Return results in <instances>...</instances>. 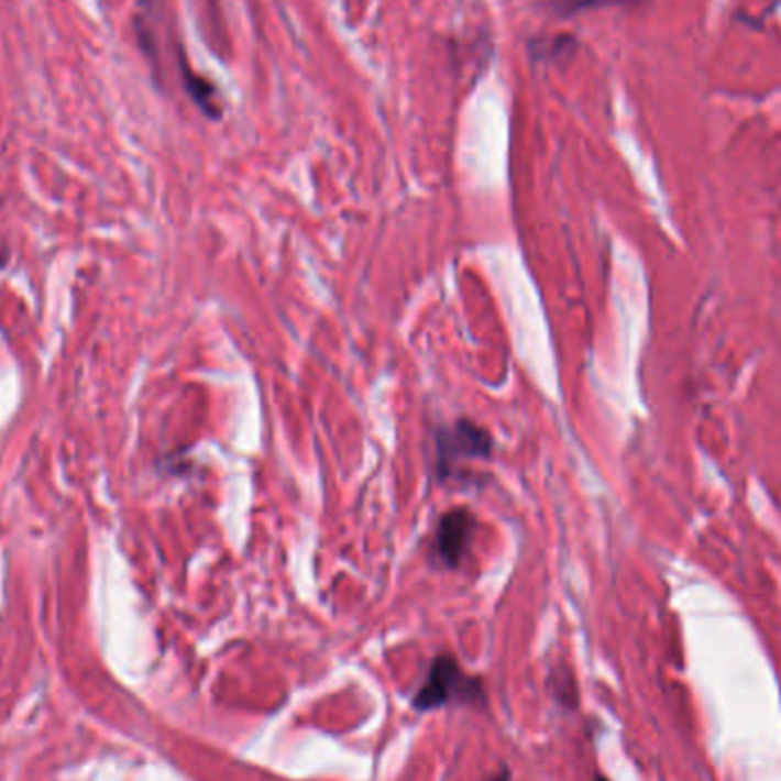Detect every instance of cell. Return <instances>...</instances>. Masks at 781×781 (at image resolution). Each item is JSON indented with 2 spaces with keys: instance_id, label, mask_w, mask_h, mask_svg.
Instances as JSON below:
<instances>
[{
  "instance_id": "5",
  "label": "cell",
  "mask_w": 781,
  "mask_h": 781,
  "mask_svg": "<svg viewBox=\"0 0 781 781\" xmlns=\"http://www.w3.org/2000/svg\"><path fill=\"white\" fill-rule=\"evenodd\" d=\"M604 3H615V0H556L553 3V10L562 16H572L576 12H583V10H590V8H598V6H604Z\"/></svg>"
},
{
  "instance_id": "2",
  "label": "cell",
  "mask_w": 781,
  "mask_h": 781,
  "mask_svg": "<svg viewBox=\"0 0 781 781\" xmlns=\"http://www.w3.org/2000/svg\"><path fill=\"white\" fill-rule=\"evenodd\" d=\"M490 453L492 437L471 420H458L437 435V469L443 477L460 473L471 462L487 460Z\"/></svg>"
},
{
  "instance_id": "3",
  "label": "cell",
  "mask_w": 781,
  "mask_h": 781,
  "mask_svg": "<svg viewBox=\"0 0 781 781\" xmlns=\"http://www.w3.org/2000/svg\"><path fill=\"white\" fill-rule=\"evenodd\" d=\"M475 528L477 524L469 509H450L448 515L441 517L435 532V558L443 566H460L469 553Z\"/></svg>"
},
{
  "instance_id": "1",
  "label": "cell",
  "mask_w": 781,
  "mask_h": 781,
  "mask_svg": "<svg viewBox=\"0 0 781 781\" xmlns=\"http://www.w3.org/2000/svg\"><path fill=\"white\" fill-rule=\"evenodd\" d=\"M480 695H483V688H480L475 679L462 672L455 658L439 656L430 666L428 679L420 685L414 706L418 711H432L450 702L480 700Z\"/></svg>"
},
{
  "instance_id": "4",
  "label": "cell",
  "mask_w": 781,
  "mask_h": 781,
  "mask_svg": "<svg viewBox=\"0 0 781 781\" xmlns=\"http://www.w3.org/2000/svg\"><path fill=\"white\" fill-rule=\"evenodd\" d=\"M184 85L188 89V95L190 99L201 108L204 114H208L210 119H218L220 117V103H218V97H216V87L210 85L206 78L193 74V69L188 65H184Z\"/></svg>"
}]
</instances>
